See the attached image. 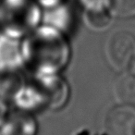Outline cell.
Here are the masks:
<instances>
[{"mask_svg":"<svg viewBox=\"0 0 135 135\" xmlns=\"http://www.w3.org/2000/svg\"><path fill=\"white\" fill-rule=\"evenodd\" d=\"M27 46L32 61L41 67L57 69L66 63L69 56L65 40L51 29L35 32Z\"/></svg>","mask_w":135,"mask_h":135,"instance_id":"cell-1","label":"cell"},{"mask_svg":"<svg viewBox=\"0 0 135 135\" xmlns=\"http://www.w3.org/2000/svg\"><path fill=\"white\" fill-rule=\"evenodd\" d=\"M38 21V10L30 0H6L0 6V25L13 32L31 30Z\"/></svg>","mask_w":135,"mask_h":135,"instance_id":"cell-2","label":"cell"},{"mask_svg":"<svg viewBox=\"0 0 135 135\" xmlns=\"http://www.w3.org/2000/svg\"><path fill=\"white\" fill-rule=\"evenodd\" d=\"M105 59L111 68L128 71L135 66V37L124 31L111 34L105 42Z\"/></svg>","mask_w":135,"mask_h":135,"instance_id":"cell-3","label":"cell"},{"mask_svg":"<svg viewBox=\"0 0 135 135\" xmlns=\"http://www.w3.org/2000/svg\"><path fill=\"white\" fill-rule=\"evenodd\" d=\"M105 129L108 135H135V107L120 105L109 111Z\"/></svg>","mask_w":135,"mask_h":135,"instance_id":"cell-4","label":"cell"},{"mask_svg":"<svg viewBox=\"0 0 135 135\" xmlns=\"http://www.w3.org/2000/svg\"><path fill=\"white\" fill-rule=\"evenodd\" d=\"M114 96L120 105L135 107V73L125 72L115 81Z\"/></svg>","mask_w":135,"mask_h":135,"instance_id":"cell-5","label":"cell"},{"mask_svg":"<svg viewBox=\"0 0 135 135\" xmlns=\"http://www.w3.org/2000/svg\"><path fill=\"white\" fill-rule=\"evenodd\" d=\"M109 7L112 13L118 17L135 16V0H109Z\"/></svg>","mask_w":135,"mask_h":135,"instance_id":"cell-6","label":"cell"},{"mask_svg":"<svg viewBox=\"0 0 135 135\" xmlns=\"http://www.w3.org/2000/svg\"><path fill=\"white\" fill-rule=\"evenodd\" d=\"M83 5H84L90 11H101L102 7L105 2L109 3V0H81Z\"/></svg>","mask_w":135,"mask_h":135,"instance_id":"cell-7","label":"cell"},{"mask_svg":"<svg viewBox=\"0 0 135 135\" xmlns=\"http://www.w3.org/2000/svg\"><path fill=\"white\" fill-rule=\"evenodd\" d=\"M3 112H4V110H3V107H2V105L0 104V118H1V117L3 116Z\"/></svg>","mask_w":135,"mask_h":135,"instance_id":"cell-8","label":"cell"}]
</instances>
